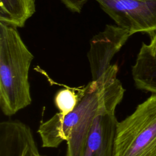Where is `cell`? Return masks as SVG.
Listing matches in <instances>:
<instances>
[{"mask_svg":"<svg viewBox=\"0 0 156 156\" xmlns=\"http://www.w3.org/2000/svg\"><path fill=\"white\" fill-rule=\"evenodd\" d=\"M118 67L111 66L98 79L77 89L79 101L66 115L55 113L41 122L37 132L41 146L57 148L66 141L65 156H83L87 140L96 118L115 112L122 101L125 89L118 79Z\"/></svg>","mask_w":156,"mask_h":156,"instance_id":"1","label":"cell"},{"mask_svg":"<svg viewBox=\"0 0 156 156\" xmlns=\"http://www.w3.org/2000/svg\"><path fill=\"white\" fill-rule=\"evenodd\" d=\"M34 58L17 28L0 22V108L6 116L32 102L29 73Z\"/></svg>","mask_w":156,"mask_h":156,"instance_id":"2","label":"cell"},{"mask_svg":"<svg viewBox=\"0 0 156 156\" xmlns=\"http://www.w3.org/2000/svg\"><path fill=\"white\" fill-rule=\"evenodd\" d=\"M113 156H156V94L138 104L133 112L118 121Z\"/></svg>","mask_w":156,"mask_h":156,"instance_id":"3","label":"cell"},{"mask_svg":"<svg viewBox=\"0 0 156 156\" xmlns=\"http://www.w3.org/2000/svg\"><path fill=\"white\" fill-rule=\"evenodd\" d=\"M116 25L131 35L156 34V0H95Z\"/></svg>","mask_w":156,"mask_h":156,"instance_id":"4","label":"cell"},{"mask_svg":"<svg viewBox=\"0 0 156 156\" xmlns=\"http://www.w3.org/2000/svg\"><path fill=\"white\" fill-rule=\"evenodd\" d=\"M131 35L124 28L108 24L92 38L87 54L92 80L98 79L111 66L112 58Z\"/></svg>","mask_w":156,"mask_h":156,"instance_id":"5","label":"cell"},{"mask_svg":"<svg viewBox=\"0 0 156 156\" xmlns=\"http://www.w3.org/2000/svg\"><path fill=\"white\" fill-rule=\"evenodd\" d=\"M0 156H48L40 153L30 127L18 119L0 122Z\"/></svg>","mask_w":156,"mask_h":156,"instance_id":"6","label":"cell"},{"mask_svg":"<svg viewBox=\"0 0 156 156\" xmlns=\"http://www.w3.org/2000/svg\"><path fill=\"white\" fill-rule=\"evenodd\" d=\"M117 122L115 112L98 116L88 135L83 156H113Z\"/></svg>","mask_w":156,"mask_h":156,"instance_id":"7","label":"cell"},{"mask_svg":"<svg viewBox=\"0 0 156 156\" xmlns=\"http://www.w3.org/2000/svg\"><path fill=\"white\" fill-rule=\"evenodd\" d=\"M135 87L141 90L156 94V57L143 43L132 68Z\"/></svg>","mask_w":156,"mask_h":156,"instance_id":"8","label":"cell"},{"mask_svg":"<svg viewBox=\"0 0 156 156\" xmlns=\"http://www.w3.org/2000/svg\"><path fill=\"white\" fill-rule=\"evenodd\" d=\"M35 12V0H0V22L23 27Z\"/></svg>","mask_w":156,"mask_h":156,"instance_id":"9","label":"cell"},{"mask_svg":"<svg viewBox=\"0 0 156 156\" xmlns=\"http://www.w3.org/2000/svg\"><path fill=\"white\" fill-rule=\"evenodd\" d=\"M79 101L78 92L73 88H64L59 90L55 93L54 102L58 110V113L66 115L76 107Z\"/></svg>","mask_w":156,"mask_h":156,"instance_id":"10","label":"cell"},{"mask_svg":"<svg viewBox=\"0 0 156 156\" xmlns=\"http://www.w3.org/2000/svg\"><path fill=\"white\" fill-rule=\"evenodd\" d=\"M60 1L66 8L70 11L74 13H80L84 5L89 0H59Z\"/></svg>","mask_w":156,"mask_h":156,"instance_id":"11","label":"cell"},{"mask_svg":"<svg viewBox=\"0 0 156 156\" xmlns=\"http://www.w3.org/2000/svg\"><path fill=\"white\" fill-rule=\"evenodd\" d=\"M147 47L151 54L156 57V34L151 38V42L147 44Z\"/></svg>","mask_w":156,"mask_h":156,"instance_id":"12","label":"cell"}]
</instances>
